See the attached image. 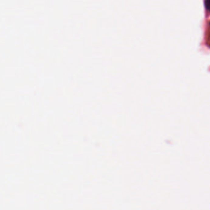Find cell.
<instances>
[{
    "mask_svg": "<svg viewBox=\"0 0 210 210\" xmlns=\"http://www.w3.org/2000/svg\"><path fill=\"white\" fill-rule=\"evenodd\" d=\"M205 4L206 9L210 12V0H205Z\"/></svg>",
    "mask_w": 210,
    "mask_h": 210,
    "instance_id": "6da1fadb",
    "label": "cell"
},
{
    "mask_svg": "<svg viewBox=\"0 0 210 210\" xmlns=\"http://www.w3.org/2000/svg\"><path fill=\"white\" fill-rule=\"evenodd\" d=\"M209 24H210V22H209Z\"/></svg>",
    "mask_w": 210,
    "mask_h": 210,
    "instance_id": "7a4b0ae2",
    "label": "cell"
}]
</instances>
